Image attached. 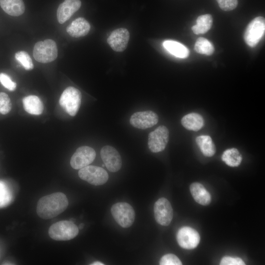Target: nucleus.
<instances>
[{"label": "nucleus", "mask_w": 265, "mask_h": 265, "mask_svg": "<svg viewBox=\"0 0 265 265\" xmlns=\"http://www.w3.org/2000/svg\"><path fill=\"white\" fill-rule=\"evenodd\" d=\"M68 206V200L62 192L44 196L38 202L36 212L42 219H51L63 212Z\"/></svg>", "instance_id": "obj_1"}, {"label": "nucleus", "mask_w": 265, "mask_h": 265, "mask_svg": "<svg viewBox=\"0 0 265 265\" xmlns=\"http://www.w3.org/2000/svg\"><path fill=\"white\" fill-rule=\"evenodd\" d=\"M79 233V228L71 221L62 220L52 224L49 235L52 239L64 241L72 239Z\"/></svg>", "instance_id": "obj_2"}, {"label": "nucleus", "mask_w": 265, "mask_h": 265, "mask_svg": "<svg viewBox=\"0 0 265 265\" xmlns=\"http://www.w3.org/2000/svg\"><path fill=\"white\" fill-rule=\"evenodd\" d=\"M80 91L73 86L66 88L62 93L59 101L60 106L70 116L77 113L81 104Z\"/></svg>", "instance_id": "obj_3"}, {"label": "nucleus", "mask_w": 265, "mask_h": 265, "mask_svg": "<svg viewBox=\"0 0 265 265\" xmlns=\"http://www.w3.org/2000/svg\"><path fill=\"white\" fill-rule=\"evenodd\" d=\"M33 55L36 61L43 63L54 60L57 56L56 43L52 39L37 42L34 46Z\"/></svg>", "instance_id": "obj_4"}, {"label": "nucleus", "mask_w": 265, "mask_h": 265, "mask_svg": "<svg viewBox=\"0 0 265 265\" xmlns=\"http://www.w3.org/2000/svg\"><path fill=\"white\" fill-rule=\"evenodd\" d=\"M265 31V18L261 16L255 18L245 29L243 36L245 42L250 47H255L264 36Z\"/></svg>", "instance_id": "obj_5"}, {"label": "nucleus", "mask_w": 265, "mask_h": 265, "mask_svg": "<svg viewBox=\"0 0 265 265\" xmlns=\"http://www.w3.org/2000/svg\"><path fill=\"white\" fill-rule=\"evenodd\" d=\"M111 212L116 222L123 228L132 225L135 219V212L128 203L119 202L112 205Z\"/></svg>", "instance_id": "obj_6"}, {"label": "nucleus", "mask_w": 265, "mask_h": 265, "mask_svg": "<svg viewBox=\"0 0 265 265\" xmlns=\"http://www.w3.org/2000/svg\"><path fill=\"white\" fill-rule=\"evenodd\" d=\"M78 174L81 179L94 186L104 185L108 179V175L104 169L94 165H88L80 169Z\"/></svg>", "instance_id": "obj_7"}, {"label": "nucleus", "mask_w": 265, "mask_h": 265, "mask_svg": "<svg viewBox=\"0 0 265 265\" xmlns=\"http://www.w3.org/2000/svg\"><path fill=\"white\" fill-rule=\"evenodd\" d=\"M169 140V131L166 127L161 125L157 127L148 135V145L153 153H158L164 150Z\"/></svg>", "instance_id": "obj_8"}, {"label": "nucleus", "mask_w": 265, "mask_h": 265, "mask_svg": "<svg viewBox=\"0 0 265 265\" xmlns=\"http://www.w3.org/2000/svg\"><path fill=\"white\" fill-rule=\"evenodd\" d=\"M95 157L96 152L94 149L87 146H81L72 156L70 165L75 169H80L91 163Z\"/></svg>", "instance_id": "obj_9"}, {"label": "nucleus", "mask_w": 265, "mask_h": 265, "mask_svg": "<svg viewBox=\"0 0 265 265\" xmlns=\"http://www.w3.org/2000/svg\"><path fill=\"white\" fill-rule=\"evenodd\" d=\"M155 218L160 225H169L173 218V209L169 201L165 198H160L155 203L154 207Z\"/></svg>", "instance_id": "obj_10"}, {"label": "nucleus", "mask_w": 265, "mask_h": 265, "mask_svg": "<svg viewBox=\"0 0 265 265\" xmlns=\"http://www.w3.org/2000/svg\"><path fill=\"white\" fill-rule=\"evenodd\" d=\"M176 238L179 245L187 249H192L197 247L200 240L197 231L187 226L182 227L179 230Z\"/></svg>", "instance_id": "obj_11"}, {"label": "nucleus", "mask_w": 265, "mask_h": 265, "mask_svg": "<svg viewBox=\"0 0 265 265\" xmlns=\"http://www.w3.org/2000/svg\"><path fill=\"white\" fill-rule=\"evenodd\" d=\"M158 120V116L155 112L146 110L134 113L130 119V123L135 128L146 129L157 124Z\"/></svg>", "instance_id": "obj_12"}, {"label": "nucleus", "mask_w": 265, "mask_h": 265, "mask_svg": "<svg viewBox=\"0 0 265 265\" xmlns=\"http://www.w3.org/2000/svg\"><path fill=\"white\" fill-rule=\"evenodd\" d=\"M101 156L105 166L109 171L115 172L121 168V158L114 147L109 145L104 146L101 150Z\"/></svg>", "instance_id": "obj_13"}, {"label": "nucleus", "mask_w": 265, "mask_h": 265, "mask_svg": "<svg viewBox=\"0 0 265 265\" xmlns=\"http://www.w3.org/2000/svg\"><path fill=\"white\" fill-rule=\"evenodd\" d=\"M130 39V33L125 28H119L113 30L107 39V42L112 49L122 52L126 49Z\"/></svg>", "instance_id": "obj_14"}, {"label": "nucleus", "mask_w": 265, "mask_h": 265, "mask_svg": "<svg viewBox=\"0 0 265 265\" xmlns=\"http://www.w3.org/2000/svg\"><path fill=\"white\" fill-rule=\"evenodd\" d=\"M81 4L80 0H65L57 10L58 22L61 24L64 23L80 9Z\"/></svg>", "instance_id": "obj_15"}, {"label": "nucleus", "mask_w": 265, "mask_h": 265, "mask_svg": "<svg viewBox=\"0 0 265 265\" xmlns=\"http://www.w3.org/2000/svg\"><path fill=\"white\" fill-rule=\"evenodd\" d=\"M90 29L88 22L82 17L73 21L66 28V31L72 37L78 38L87 35Z\"/></svg>", "instance_id": "obj_16"}, {"label": "nucleus", "mask_w": 265, "mask_h": 265, "mask_svg": "<svg viewBox=\"0 0 265 265\" xmlns=\"http://www.w3.org/2000/svg\"><path fill=\"white\" fill-rule=\"evenodd\" d=\"M189 188L193 198L197 203L204 206L210 203L211 195L201 184L193 183L190 185Z\"/></svg>", "instance_id": "obj_17"}, {"label": "nucleus", "mask_w": 265, "mask_h": 265, "mask_svg": "<svg viewBox=\"0 0 265 265\" xmlns=\"http://www.w3.org/2000/svg\"><path fill=\"white\" fill-rule=\"evenodd\" d=\"M0 6L5 13L13 16L23 14L25 10L23 0H0Z\"/></svg>", "instance_id": "obj_18"}, {"label": "nucleus", "mask_w": 265, "mask_h": 265, "mask_svg": "<svg viewBox=\"0 0 265 265\" xmlns=\"http://www.w3.org/2000/svg\"><path fill=\"white\" fill-rule=\"evenodd\" d=\"M181 123L183 126L188 130L198 131L203 127L204 120L200 114L192 112L183 116L181 119Z\"/></svg>", "instance_id": "obj_19"}, {"label": "nucleus", "mask_w": 265, "mask_h": 265, "mask_svg": "<svg viewBox=\"0 0 265 265\" xmlns=\"http://www.w3.org/2000/svg\"><path fill=\"white\" fill-rule=\"evenodd\" d=\"M24 109L33 115H40L43 111V104L40 99L35 95H29L23 99Z\"/></svg>", "instance_id": "obj_20"}, {"label": "nucleus", "mask_w": 265, "mask_h": 265, "mask_svg": "<svg viewBox=\"0 0 265 265\" xmlns=\"http://www.w3.org/2000/svg\"><path fill=\"white\" fill-rule=\"evenodd\" d=\"M164 48L176 57L186 58L189 54V50L184 45L174 40H166L163 43Z\"/></svg>", "instance_id": "obj_21"}, {"label": "nucleus", "mask_w": 265, "mask_h": 265, "mask_svg": "<svg viewBox=\"0 0 265 265\" xmlns=\"http://www.w3.org/2000/svg\"><path fill=\"white\" fill-rule=\"evenodd\" d=\"M196 142L202 154L206 157H212L216 152L215 146L212 138L206 135L198 136Z\"/></svg>", "instance_id": "obj_22"}, {"label": "nucleus", "mask_w": 265, "mask_h": 265, "mask_svg": "<svg viewBox=\"0 0 265 265\" xmlns=\"http://www.w3.org/2000/svg\"><path fill=\"white\" fill-rule=\"evenodd\" d=\"M212 21V17L210 14L199 16L196 20V25L191 28L192 31L195 34L205 33L211 28Z\"/></svg>", "instance_id": "obj_23"}, {"label": "nucleus", "mask_w": 265, "mask_h": 265, "mask_svg": "<svg viewBox=\"0 0 265 265\" xmlns=\"http://www.w3.org/2000/svg\"><path fill=\"white\" fill-rule=\"evenodd\" d=\"M221 159L227 165L231 167H237L240 165L242 158L238 150L233 148L224 151Z\"/></svg>", "instance_id": "obj_24"}, {"label": "nucleus", "mask_w": 265, "mask_h": 265, "mask_svg": "<svg viewBox=\"0 0 265 265\" xmlns=\"http://www.w3.org/2000/svg\"><path fill=\"white\" fill-rule=\"evenodd\" d=\"M13 199V194L9 186L0 180V208L9 205Z\"/></svg>", "instance_id": "obj_25"}, {"label": "nucleus", "mask_w": 265, "mask_h": 265, "mask_svg": "<svg viewBox=\"0 0 265 265\" xmlns=\"http://www.w3.org/2000/svg\"><path fill=\"white\" fill-rule=\"evenodd\" d=\"M194 50L198 53L211 55L213 53L214 48L212 44L208 39L199 37L195 43Z\"/></svg>", "instance_id": "obj_26"}, {"label": "nucleus", "mask_w": 265, "mask_h": 265, "mask_svg": "<svg viewBox=\"0 0 265 265\" xmlns=\"http://www.w3.org/2000/svg\"><path fill=\"white\" fill-rule=\"evenodd\" d=\"M15 57L26 70H31L33 68L32 59L26 52L22 51L17 52Z\"/></svg>", "instance_id": "obj_27"}, {"label": "nucleus", "mask_w": 265, "mask_h": 265, "mask_svg": "<svg viewBox=\"0 0 265 265\" xmlns=\"http://www.w3.org/2000/svg\"><path fill=\"white\" fill-rule=\"evenodd\" d=\"M11 107V102L8 95L4 92H0V113L7 114Z\"/></svg>", "instance_id": "obj_28"}, {"label": "nucleus", "mask_w": 265, "mask_h": 265, "mask_svg": "<svg viewBox=\"0 0 265 265\" xmlns=\"http://www.w3.org/2000/svg\"><path fill=\"white\" fill-rule=\"evenodd\" d=\"M160 265H181V261L177 256L173 254L163 256L159 261Z\"/></svg>", "instance_id": "obj_29"}, {"label": "nucleus", "mask_w": 265, "mask_h": 265, "mask_svg": "<svg viewBox=\"0 0 265 265\" xmlns=\"http://www.w3.org/2000/svg\"><path fill=\"white\" fill-rule=\"evenodd\" d=\"M0 82L10 91H14L16 88V83L11 80L9 76L3 73H0Z\"/></svg>", "instance_id": "obj_30"}, {"label": "nucleus", "mask_w": 265, "mask_h": 265, "mask_svg": "<svg viewBox=\"0 0 265 265\" xmlns=\"http://www.w3.org/2000/svg\"><path fill=\"white\" fill-rule=\"evenodd\" d=\"M219 7L225 11L235 9L238 4V0H216Z\"/></svg>", "instance_id": "obj_31"}, {"label": "nucleus", "mask_w": 265, "mask_h": 265, "mask_svg": "<svg viewBox=\"0 0 265 265\" xmlns=\"http://www.w3.org/2000/svg\"><path fill=\"white\" fill-rule=\"evenodd\" d=\"M245 264L241 258L230 256L223 257L220 262V265H244Z\"/></svg>", "instance_id": "obj_32"}, {"label": "nucleus", "mask_w": 265, "mask_h": 265, "mask_svg": "<svg viewBox=\"0 0 265 265\" xmlns=\"http://www.w3.org/2000/svg\"><path fill=\"white\" fill-rule=\"evenodd\" d=\"M90 265H104V264H103V263H102L101 262L96 261V262H94L92 263Z\"/></svg>", "instance_id": "obj_33"}, {"label": "nucleus", "mask_w": 265, "mask_h": 265, "mask_svg": "<svg viewBox=\"0 0 265 265\" xmlns=\"http://www.w3.org/2000/svg\"><path fill=\"white\" fill-rule=\"evenodd\" d=\"M84 225L83 223H81L80 224L79 226V228H80V229H83V227H84Z\"/></svg>", "instance_id": "obj_34"}]
</instances>
